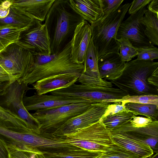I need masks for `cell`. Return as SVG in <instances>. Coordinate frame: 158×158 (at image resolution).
I'll return each mask as SVG.
<instances>
[{
  "instance_id": "6da1fadb",
  "label": "cell",
  "mask_w": 158,
  "mask_h": 158,
  "mask_svg": "<svg viewBox=\"0 0 158 158\" xmlns=\"http://www.w3.org/2000/svg\"><path fill=\"white\" fill-rule=\"evenodd\" d=\"M84 19L72 8L69 0H55L45 20L51 53L57 55L71 42L77 26Z\"/></svg>"
},
{
  "instance_id": "7a4b0ae2",
  "label": "cell",
  "mask_w": 158,
  "mask_h": 158,
  "mask_svg": "<svg viewBox=\"0 0 158 158\" xmlns=\"http://www.w3.org/2000/svg\"><path fill=\"white\" fill-rule=\"evenodd\" d=\"M158 69V62L136 59L125 63L121 75L111 81L130 96L158 95V88L149 85L147 79Z\"/></svg>"
},
{
  "instance_id": "3957f363",
  "label": "cell",
  "mask_w": 158,
  "mask_h": 158,
  "mask_svg": "<svg viewBox=\"0 0 158 158\" xmlns=\"http://www.w3.org/2000/svg\"><path fill=\"white\" fill-rule=\"evenodd\" d=\"M131 4L127 3L121 5L114 11L91 23L92 38L98 59L107 54L119 53L117 34Z\"/></svg>"
},
{
  "instance_id": "277c9868",
  "label": "cell",
  "mask_w": 158,
  "mask_h": 158,
  "mask_svg": "<svg viewBox=\"0 0 158 158\" xmlns=\"http://www.w3.org/2000/svg\"><path fill=\"white\" fill-rule=\"evenodd\" d=\"M70 144L90 151L106 153L115 145L111 139V131L106 128L100 119L74 132L60 138Z\"/></svg>"
},
{
  "instance_id": "5b68a950",
  "label": "cell",
  "mask_w": 158,
  "mask_h": 158,
  "mask_svg": "<svg viewBox=\"0 0 158 158\" xmlns=\"http://www.w3.org/2000/svg\"><path fill=\"white\" fill-rule=\"evenodd\" d=\"M71 43L52 60L44 65H34L30 72L23 79L18 81L28 85L40 80L60 74L75 73L80 75L83 72L84 65L77 63L73 60Z\"/></svg>"
},
{
  "instance_id": "8992f818",
  "label": "cell",
  "mask_w": 158,
  "mask_h": 158,
  "mask_svg": "<svg viewBox=\"0 0 158 158\" xmlns=\"http://www.w3.org/2000/svg\"><path fill=\"white\" fill-rule=\"evenodd\" d=\"M91 104L72 103L51 109L37 110L31 114L39 122L41 131L52 134L69 120L86 110Z\"/></svg>"
},
{
  "instance_id": "52a82bcc",
  "label": "cell",
  "mask_w": 158,
  "mask_h": 158,
  "mask_svg": "<svg viewBox=\"0 0 158 158\" xmlns=\"http://www.w3.org/2000/svg\"><path fill=\"white\" fill-rule=\"evenodd\" d=\"M16 44L0 52V65L11 77L20 81L30 72L34 61L31 52Z\"/></svg>"
},
{
  "instance_id": "ba28073f",
  "label": "cell",
  "mask_w": 158,
  "mask_h": 158,
  "mask_svg": "<svg viewBox=\"0 0 158 158\" xmlns=\"http://www.w3.org/2000/svg\"><path fill=\"white\" fill-rule=\"evenodd\" d=\"M51 94L81 98L91 104L106 100H117L128 95L118 88L73 84L70 86L51 92Z\"/></svg>"
},
{
  "instance_id": "9c48e42d",
  "label": "cell",
  "mask_w": 158,
  "mask_h": 158,
  "mask_svg": "<svg viewBox=\"0 0 158 158\" xmlns=\"http://www.w3.org/2000/svg\"><path fill=\"white\" fill-rule=\"evenodd\" d=\"M33 89L28 85L17 80L8 88L5 96L3 103L7 109L24 121L28 128L32 129H40L38 121L26 109L23 99L27 92Z\"/></svg>"
},
{
  "instance_id": "30bf717a",
  "label": "cell",
  "mask_w": 158,
  "mask_h": 158,
  "mask_svg": "<svg viewBox=\"0 0 158 158\" xmlns=\"http://www.w3.org/2000/svg\"><path fill=\"white\" fill-rule=\"evenodd\" d=\"M146 9L145 7L142 8L122 22L118 30L117 40L122 37L126 38L136 49L154 46L146 35L141 21Z\"/></svg>"
},
{
  "instance_id": "8fae6325",
  "label": "cell",
  "mask_w": 158,
  "mask_h": 158,
  "mask_svg": "<svg viewBox=\"0 0 158 158\" xmlns=\"http://www.w3.org/2000/svg\"><path fill=\"white\" fill-rule=\"evenodd\" d=\"M109 104L104 102L91 104L86 110L69 120L52 134L59 139L97 122L104 114Z\"/></svg>"
},
{
  "instance_id": "7c38bea8",
  "label": "cell",
  "mask_w": 158,
  "mask_h": 158,
  "mask_svg": "<svg viewBox=\"0 0 158 158\" xmlns=\"http://www.w3.org/2000/svg\"><path fill=\"white\" fill-rule=\"evenodd\" d=\"M22 34L16 44L29 50L32 54H52L50 42L47 27L38 21L33 26Z\"/></svg>"
},
{
  "instance_id": "4fadbf2b",
  "label": "cell",
  "mask_w": 158,
  "mask_h": 158,
  "mask_svg": "<svg viewBox=\"0 0 158 158\" xmlns=\"http://www.w3.org/2000/svg\"><path fill=\"white\" fill-rule=\"evenodd\" d=\"M23 102L26 109L28 111L51 109L77 103H89L81 98L52 94L39 95L36 93L30 96H24Z\"/></svg>"
},
{
  "instance_id": "5bb4252c",
  "label": "cell",
  "mask_w": 158,
  "mask_h": 158,
  "mask_svg": "<svg viewBox=\"0 0 158 158\" xmlns=\"http://www.w3.org/2000/svg\"><path fill=\"white\" fill-rule=\"evenodd\" d=\"M118 132L126 136L144 143L152 148L154 152L158 153V121H152L141 127H133L130 121L111 131Z\"/></svg>"
},
{
  "instance_id": "9a60e30c",
  "label": "cell",
  "mask_w": 158,
  "mask_h": 158,
  "mask_svg": "<svg viewBox=\"0 0 158 158\" xmlns=\"http://www.w3.org/2000/svg\"><path fill=\"white\" fill-rule=\"evenodd\" d=\"M98 59L97 51L91 38L83 62L84 70L78 81L82 85L112 87L111 82L101 77L98 70Z\"/></svg>"
},
{
  "instance_id": "2e32d148",
  "label": "cell",
  "mask_w": 158,
  "mask_h": 158,
  "mask_svg": "<svg viewBox=\"0 0 158 158\" xmlns=\"http://www.w3.org/2000/svg\"><path fill=\"white\" fill-rule=\"evenodd\" d=\"M91 38L90 25L85 20L76 27L71 41V55L75 62L83 64Z\"/></svg>"
},
{
  "instance_id": "e0dca14e",
  "label": "cell",
  "mask_w": 158,
  "mask_h": 158,
  "mask_svg": "<svg viewBox=\"0 0 158 158\" xmlns=\"http://www.w3.org/2000/svg\"><path fill=\"white\" fill-rule=\"evenodd\" d=\"M80 75L69 73L54 75L40 80L32 84L38 94H45L68 87L78 81Z\"/></svg>"
},
{
  "instance_id": "ac0fdd59",
  "label": "cell",
  "mask_w": 158,
  "mask_h": 158,
  "mask_svg": "<svg viewBox=\"0 0 158 158\" xmlns=\"http://www.w3.org/2000/svg\"><path fill=\"white\" fill-rule=\"evenodd\" d=\"M55 0H12L11 6L27 16L42 22L45 21Z\"/></svg>"
},
{
  "instance_id": "d6986e66",
  "label": "cell",
  "mask_w": 158,
  "mask_h": 158,
  "mask_svg": "<svg viewBox=\"0 0 158 158\" xmlns=\"http://www.w3.org/2000/svg\"><path fill=\"white\" fill-rule=\"evenodd\" d=\"M125 62L122 61L119 53H111L98 59V68L101 77L111 81L118 77L122 73Z\"/></svg>"
},
{
  "instance_id": "ffe728a7",
  "label": "cell",
  "mask_w": 158,
  "mask_h": 158,
  "mask_svg": "<svg viewBox=\"0 0 158 158\" xmlns=\"http://www.w3.org/2000/svg\"><path fill=\"white\" fill-rule=\"evenodd\" d=\"M111 137L114 144L128 150L140 158H149L154 154L153 150L149 145L120 133L111 131Z\"/></svg>"
},
{
  "instance_id": "44dd1931",
  "label": "cell",
  "mask_w": 158,
  "mask_h": 158,
  "mask_svg": "<svg viewBox=\"0 0 158 158\" xmlns=\"http://www.w3.org/2000/svg\"><path fill=\"white\" fill-rule=\"evenodd\" d=\"M69 2L74 10L90 23L102 15L101 0H69Z\"/></svg>"
},
{
  "instance_id": "7402d4cb",
  "label": "cell",
  "mask_w": 158,
  "mask_h": 158,
  "mask_svg": "<svg viewBox=\"0 0 158 158\" xmlns=\"http://www.w3.org/2000/svg\"><path fill=\"white\" fill-rule=\"evenodd\" d=\"M35 24L24 27L9 24L0 25V52L4 50L10 45L18 43L22 34Z\"/></svg>"
},
{
  "instance_id": "603a6c76",
  "label": "cell",
  "mask_w": 158,
  "mask_h": 158,
  "mask_svg": "<svg viewBox=\"0 0 158 158\" xmlns=\"http://www.w3.org/2000/svg\"><path fill=\"white\" fill-rule=\"evenodd\" d=\"M141 21L148 38L153 45L158 46V15L146 9Z\"/></svg>"
},
{
  "instance_id": "cb8c5ba5",
  "label": "cell",
  "mask_w": 158,
  "mask_h": 158,
  "mask_svg": "<svg viewBox=\"0 0 158 158\" xmlns=\"http://www.w3.org/2000/svg\"><path fill=\"white\" fill-rule=\"evenodd\" d=\"M38 21L27 16L11 6L8 15L5 18L0 19V21L4 24L12 25L21 27L33 26Z\"/></svg>"
},
{
  "instance_id": "d4e9b609",
  "label": "cell",
  "mask_w": 158,
  "mask_h": 158,
  "mask_svg": "<svg viewBox=\"0 0 158 158\" xmlns=\"http://www.w3.org/2000/svg\"><path fill=\"white\" fill-rule=\"evenodd\" d=\"M123 105L133 113L135 116L143 115L153 121L158 120V106L155 105L129 102Z\"/></svg>"
},
{
  "instance_id": "484cf974",
  "label": "cell",
  "mask_w": 158,
  "mask_h": 158,
  "mask_svg": "<svg viewBox=\"0 0 158 158\" xmlns=\"http://www.w3.org/2000/svg\"><path fill=\"white\" fill-rule=\"evenodd\" d=\"M9 158H46L37 149L26 146H18L7 143Z\"/></svg>"
},
{
  "instance_id": "4316f807",
  "label": "cell",
  "mask_w": 158,
  "mask_h": 158,
  "mask_svg": "<svg viewBox=\"0 0 158 158\" xmlns=\"http://www.w3.org/2000/svg\"><path fill=\"white\" fill-rule=\"evenodd\" d=\"M134 116V114L128 110L102 117L101 119L106 127L111 131L130 121Z\"/></svg>"
},
{
  "instance_id": "83f0119b",
  "label": "cell",
  "mask_w": 158,
  "mask_h": 158,
  "mask_svg": "<svg viewBox=\"0 0 158 158\" xmlns=\"http://www.w3.org/2000/svg\"><path fill=\"white\" fill-rule=\"evenodd\" d=\"M0 126L10 128H27V125L24 121L0 105Z\"/></svg>"
},
{
  "instance_id": "f1b7e54d",
  "label": "cell",
  "mask_w": 158,
  "mask_h": 158,
  "mask_svg": "<svg viewBox=\"0 0 158 158\" xmlns=\"http://www.w3.org/2000/svg\"><path fill=\"white\" fill-rule=\"evenodd\" d=\"M104 153L81 148L59 153H45L46 158H98Z\"/></svg>"
},
{
  "instance_id": "f546056e",
  "label": "cell",
  "mask_w": 158,
  "mask_h": 158,
  "mask_svg": "<svg viewBox=\"0 0 158 158\" xmlns=\"http://www.w3.org/2000/svg\"><path fill=\"white\" fill-rule=\"evenodd\" d=\"M103 102L109 103H121L123 105L126 103L129 102L153 104L158 106V95H142L130 96L127 95L119 100H106Z\"/></svg>"
},
{
  "instance_id": "4dcf8cb0",
  "label": "cell",
  "mask_w": 158,
  "mask_h": 158,
  "mask_svg": "<svg viewBox=\"0 0 158 158\" xmlns=\"http://www.w3.org/2000/svg\"><path fill=\"white\" fill-rule=\"evenodd\" d=\"M119 46V53L123 61L128 62L137 56V51L130 40L127 39L122 37L117 40Z\"/></svg>"
},
{
  "instance_id": "1f68e13d",
  "label": "cell",
  "mask_w": 158,
  "mask_h": 158,
  "mask_svg": "<svg viewBox=\"0 0 158 158\" xmlns=\"http://www.w3.org/2000/svg\"><path fill=\"white\" fill-rule=\"evenodd\" d=\"M98 158H140L128 150L115 145L110 151L104 153Z\"/></svg>"
},
{
  "instance_id": "d6a6232c",
  "label": "cell",
  "mask_w": 158,
  "mask_h": 158,
  "mask_svg": "<svg viewBox=\"0 0 158 158\" xmlns=\"http://www.w3.org/2000/svg\"><path fill=\"white\" fill-rule=\"evenodd\" d=\"M138 52L137 60L153 61L158 58V48L154 46L136 49Z\"/></svg>"
},
{
  "instance_id": "836d02e7",
  "label": "cell",
  "mask_w": 158,
  "mask_h": 158,
  "mask_svg": "<svg viewBox=\"0 0 158 158\" xmlns=\"http://www.w3.org/2000/svg\"><path fill=\"white\" fill-rule=\"evenodd\" d=\"M123 0H101L102 14L104 16L113 12L119 8Z\"/></svg>"
},
{
  "instance_id": "e575fe53",
  "label": "cell",
  "mask_w": 158,
  "mask_h": 158,
  "mask_svg": "<svg viewBox=\"0 0 158 158\" xmlns=\"http://www.w3.org/2000/svg\"><path fill=\"white\" fill-rule=\"evenodd\" d=\"M35 65H41L52 60L57 55H46L40 54H33Z\"/></svg>"
},
{
  "instance_id": "d590c367",
  "label": "cell",
  "mask_w": 158,
  "mask_h": 158,
  "mask_svg": "<svg viewBox=\"0 0 158 158\" xmlns=\"http://www.w3.org/2000/svg\"><path fill=\"white\" fill-rule=\"evenodd\" d=\"M152 0H135L131 3L128 10V13L132 15L135 14L145 7Z\"/></svg>"
},
{
  "instance_id": "8d00e7d4",
  "label": "cell",
  "mask_w": 158,
  "mask_h": 158,
  "mask_svg": "<svg viewBox=\"0 0 158 158\" xmlns=\"http://www.w3.org/2000/svg\"><path fill=\"white\" fill-rule=\"evenodd\" d=\"M128 110L121 103H114L108 105L104 114L102 117H105Z\"/></svg>"
},
{
  "instance_id": "74e56055",
  "label": "cell",
  "mask_w": 158,
  "mask_h": 158,
  "mask_svg": "<svg viewBox=\"0 0 158 158\" xmlns=\"http://www.w3.org/2000/svg\"><path fill=\"white\" fill-rule=\"evenodd\" d=\"M152 121L149 118L134 116L130 122L133 127L139 128L147 125Z\"/></svg>"
},
{
  "instance_id": "f35d334b",
  "label": "cell",
  "mask_w": 158,
  "mask_h": 158,
  "mask_svg": "<svg viewBox=\"0 0 158 158\" xmlns=\"http://www.w3.org/2000/svg\"><path fill=\"white\" fill-rule=\"evenodd\" d=\"M12 0H6L0 5V19L6 18L9 15Z\"/></svg>"
},
{
  "instance_id": "ab89813d",
  "label": "cell",
  "mask_w": 158,
  "mask_h": 158,
  "mask_svg": "<svg viewBox=\"0 0 158 158\" xmlns=\"http://www.w3.org/2000/svg\"><path fill=\"white\" fill-rule=\"evenodd\" d=\"M16 81L0 65V81L11 84Z\"/></svg>"
},
{
  "instance_id": "60d3db41",
  "label": "cell",
  "mask_w": 158,
  "mask_h": 158,
  "mask_svg": "<svg viewBox=\"0 0 158 158\" xmlns=\"http://www.w3.org/2000/svg\"><path fill=\"white\" fill-rule=\"evenodd\" d=\"M0 158H9L7 143L0 137Z\"/></svg>"
},
{
  "instance_id": "b9f144b4",
  "label": "cell",
  "mask_w": 158,
  "mask_h": 158,
  "mask_svg": "<svg viewBox=\"0 0 158 158\" xmlns=\"http://www.w3.org/2000/svg\"><path fill=\"white\" fill-rule=\"evenodd\" d=\"M147 81L149 85L158 88V69L148 78Z\"/></svg>"
},
{
  "instance_id": "7bdbcfd3",
  "label": "cell",
  "mask_w": 158,
  "mask_h": 158,
  "mask_svg": "<svg viewBox=\"0 0 158 158\" xmlns=\"http://www.w3.org/2000/svg\"><path fill=\"white\" fill-rule=\"evenodd\" d=\"M150 11L158 15V0H152L147 6Z\"/></svg>"
},
{
  "instance_id": "ee69618b",
  "label": "cell",
  "mask_w": 158,
  "mask_h": 158,
  "mask_svg": "<svg viewBox=\"0 0 158 158\" xmlns=\"http://www.w3.org/2000/svg\"><path fill=\"white\" fill-rule=\"evenodd\" d=\"M149 158H158V153H156L155 154L149 157Z\"/></svg>"
}]
</instances>
